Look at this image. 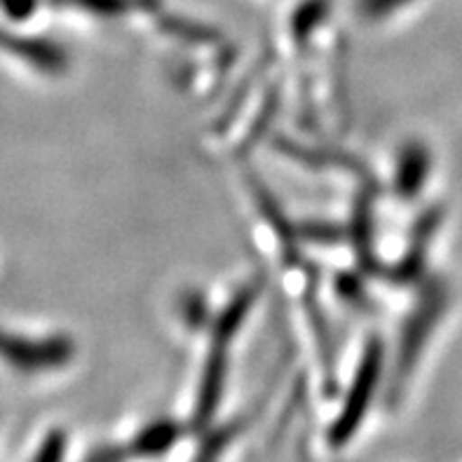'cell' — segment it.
<instances>
[{
	"label": "cell",
	"mask_w": 462,
	"mask_h": 462,
	"mask_svg": "<svg viewBox=\"0 0 462 462\" xmlns=\"http://www.w3.org/2000/svg\"><path fill=\"white\" fill-rule=\"evenodd\" d=\"M256 299V289L246 287L228 303V308L214 324V340H211L209 357H207L202 381L198 387V399L193 409V428L207 430L217 416V409L221 404V394L226 390V374H228V347L233 336L240 331L245 324L246 312L252 310V303Z\"/></svg>",
	"instance_id": "obj_1"
},
{
	"label": "cell",
	"mask_w": 462,
	"mask_h": 462,
	"mask_svg": "<svg viewBox=\"0 0 462 462\" xmlns=\"http://www.w3.org/2000/svg\"><path fill=\"white\" fill-rule=\"evenodd\" d=\"M383 371V347L378 340H371L362 355L359 369L355 374L350 390L346 394V402L340 406V413L331 428H328V444L331 448H343L357 437L364 418L369 413L371 402H374L375 387L381 383Z\"/></svg>",
	"instance_id": "obj_2"
},
{
	"label": "cell",
	"mask_w": 462,
	"mask_h": 462,
	"mask_svg": "<svg viewBox=\"0 0 462 462\" xmlns=\"http://www.w3.org/2000/svg\"><path fill=\"white\" fill-rule=\"evenodd\" d=\"M73 355H76V346L66 336L29 338V336L0 328V359L22 374L64 369Z\"/></svg>",
	"instance_id": "obj_3"
},
{
	"label": "cell",
	"mask_w": 462,
	"mask_h": 462,
	"mask_svg": "<svg viewBox=\"0 0 462 462\" xmlns=\"http://www.w3.org/2000/svg\"><path fill=\"white\" fill-rule=\"evenodd\" d=\"M0 50L22 59L23 64L41 70L45 76H59L69 69L66 47L50 41V38H38V35L33 38V35H19L0 29Z\"/></svg>",
	"instance_id": "obj_4"
},
{
	"label": "cell",
	"mask_w": 462,
	"mask_h": 462,
	"mask_svg": "<svg viewBox=\"0 0 462 462\" xmlns=\"http://www.w3.org/2000/svg\"><path fill=\"white\" fill-rule=\"evenodd\" d=\"M434 315H437V300H422L420 308L416 310L413 319L409 322V327L404 328V336H402V347H399V364H397V381H404V375L409 374V369L416 362L418 352L422 347V336L428 334L430 327L434 322Z\"/></svg>",
	"instance_id": "obj_5"
},
{
	"label": "cell",
	"mask_w": 462,
	"mask_h": 462,
	"mask_svg": "<svg viewBox=\"0 0 462 462\" xmlns=\"http://www.w3.org/2000/svg\"><path fill=\"white\" fill-rule=\"evenodd\" d=\"M430 164V151L422 143L413 141L402 151L397 162V190L404 198H416L418 190L422 188L425 179H428Z\"/></svg>",
	"instance_id": "obj_6"
},
{
	"label": "cell",
	"mask_w": 462,
	"mask_h": 462,
	"mask_svg": "<svg viewBox=\"0 0 462 462\" xmlns=\"http://www.w3.org/2000/svg\"><path fill=\"white\" fill-rule=\"evenodd\" d=\"M66 453H69V437L64 430H50L35 448L31 462H66Z\"/></svg>",
	"instance_id": "obj_7"
},
{
	"label": "cell",
	"mask_w": 462,
	"mask_h": 462,
	"mask_svg": "<svg viewBox=\"0 0 462 462\" xmlns=\"http://www.w3.org/2000/svg\"><path fill=\"white\" fill-rule=\"evenodd\" d=\"M61 5H78L99 14H120L127 10V0H59Z\"/></svg>",
	"instance_id": "obj_8"
},
{
	"label": "cell",
	"mask_w": 462,
	"mask_h": 462,
	"mask_svg": "<svg viewBox=\"0 0 462 462\" xmlns=\"http://www.w3.org/2000/svg\"><path fill=\"white\" fill-rule=\"evenodd\" d=\"M0 7H3V12L10 19L23 22V19H29L38 10V0H0Z\"/></svg>",
	"instance_id": "obj_9"
},
{
	"label": "cell",
	"mask_w": 462,
	"mask_h": 462,
	"mask_svg": "<svg viewBox=\"0 0 462 462\" xmlns=\"http://www.w3.org/2000/svg\"><path fill=\"white\" fill-rule=\"evenodd\" d=\"M399 5H404V0H362L359 10L366 19H381L397 10Z\"/></svg>",
	"instance_id": "obj_10"
}]
</instances>
